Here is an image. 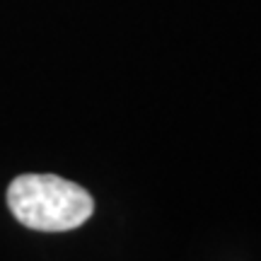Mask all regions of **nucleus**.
Listing matches in <instances>:
<instances>
[{
    "label": "nucleus",
    "instance_id": "1",
    "mask_svg": "<svg viewBox=\"0 0 261 261\" xmlns=\"http://www.w3.org/2000/svg\"><path fill=\"white\" fill-rule=\"evenodd\" d=\"M8 205L24 227L41 232L75 230L94 211L92 196L80 184L56 174H22L8 187Z\"/></svg>",
    "mask_w": 261,
    "mask_h": 261
}]
</instances>
